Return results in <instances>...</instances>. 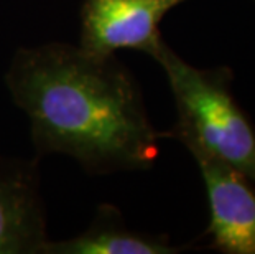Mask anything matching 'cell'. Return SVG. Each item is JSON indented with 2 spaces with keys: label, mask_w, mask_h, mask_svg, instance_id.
Masks as SVG:
<instances>
[{
  "label": "cell",
  "mask_w": 255,
  "mask_h": 254,
  "mask_svg": "<svg viewBox=\"0 0 255 254\" xmlns=\"http://www.w3.org/2000/svg\"><path fill=\"white\" fill-rule=\"evenodd\" d=\"M40 152L73 157L91 172L140 170L158 157L160 134L137 81L116 55L50 43L17 51L7 73Z\"/></svg>",
  "instance_id": "1"
},
{
  "label": "cell",
  "mask_w": 255,
  "mask_h": 254,
  "mask_svg": "<svg viewBox=\"0 0 255 254\" xmlns=\"http://www.w3.org/2000/svg\"><path fill=\"white\" fill-rule=\"evenodd\" d=\"M166 74L176 106L175 137L189 154L216 157L255 182V129L232 94V73L196 68L165 41L151 53Z\"/></svg>",
  "instance_id": "2"
},
{
  "label": "cell",
  "mask_w": 255,
  "mask_h": 254,
  "mask_svg": "<svg viewBox=\"0 0 255 254\" xmlns=\"http://www.w3.org/2000/svg\"><path fill=\"white\" fill-rule=\"evenodd\" d=\"M188 0H84L79 46L97 55L137 50L151 56L163 17Z\"/></svg>",
  "instance_id": "3"
},
{
  "label": "cell",
  "mask_w": 255,
  "mask_h": 254,
  "mask_svg": "<svg viewBox=\"0 0 255 254\" xmlns=\"http://www.w3.org/2000/svg\"><path fill=\"white\" fill-rule=\"evenodd\" d=\"M191 155L208 192L213 248L224 254H255V182L216 157Z\"/></svg>",
  "instance_id": "4"
},
{
  "label": "cell",
  "mask_w": 255,
  "mask_h": 254,
  "mask_svg": "<svg viewBox=\"0 0 255 254\" xmlns=\"http://www.w3.org/2000/svg\"><path fill=\"white\" fill-rule=\"evenodd\" d=\"M46 241L36 169L0 159V254L43 253Z\"/></svg>",
  "instance_id": "5"
},
{
  "label": "cell",
  "mask_w": 255,
  "mask_h": 254,
  "mask_svg": "<svg viewBox=\"0 0 255 254\" xmlns=\"http://www.w3.org/2000/svg\"><path fill=\"white\" fill-rule=\"evenodd\" d=\"M166 236H151L127 230L117 210L101 207L99 213L84 233L66 241H46L43 253L51 254H173Z\"/></svg>",
  "instance_id": "6"
}]
</instances>
